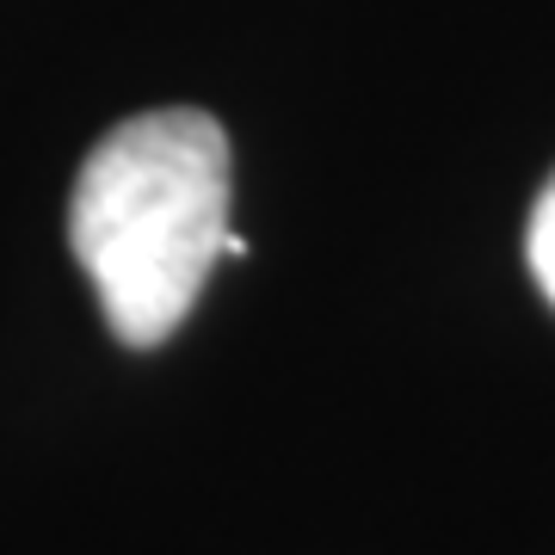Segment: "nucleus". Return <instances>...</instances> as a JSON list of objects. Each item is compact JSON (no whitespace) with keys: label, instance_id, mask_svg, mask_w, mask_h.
<instances>
[{"label":"nucleus","instance_id":"nucleus-1","mask_svg":"<svg viewBox=\"0 0 555 555\" xmlns=\"http://www.w3.org/2000/svg\"><path fill=\"white\" fill-rule=\"evenodd\" d=\"M80 272L124 346H160L192 315L229 229V137L210 112H137L87 155L68 204Z\"/></svg>","mask_w":555,"mask_h":555},{"label":"nucleus","instance_id":"nucleus-2","mask_svg":"<svg viewBox=\"0 0 555 555\" xmlns=\"http://www.w3.org/2000/svg\"><path fill=\"white\" fill-rule=\"evenodd\" d=\"M525 254H531V278L543 284V297L555 302V179L543 185V198H537V210H531Z\"/></svg>","mask_w":555,"mask_h":555}]
</instances>
